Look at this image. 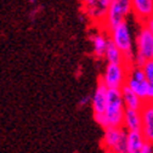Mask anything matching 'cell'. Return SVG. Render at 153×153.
<instances>
[{
	"mask_svg": "<svg viewBox=\"0 0 153 153\" xmlns=\"http://www.w3.org/2000/svg\"><path fill=\"white\" fill-rule=\"evenodd\" d=\"M107 32H108L109 42L125 56L126 61L130 65H132L135 50H134V39H132L131 29H130L128 21H124V22H120L116 26H113Z\"/></svg>",
	"mask_w": 153,
	"mask_h": 153,
	"instance_id": "6da1fadb",
	"label": "cell"
},
{
	"mask_svg": "<svg viewBox=\"0 0 153 153\" xmlns=\"http://www.w3.org/2000/svg\"><path fill=\"white\" fill-rule=\"evenodd\" d=\"M124 114L125 106L122 99L120 90H108L107 106L103 114L108 128H123Z\"/></svg>",
	"mask_w": 153,
	"mask_h": 153,
	"instance_id": "7a4b0ae2",
	"label": "cell"
},
{
	"mask_svg": "<svg viewBox=\"0 0 153 153\" xmlns=\"http://www.w3.org/2000/svg\"><path fill=\"white\" fill-rule=\"evenodd\" d=\"M135 56L134 63L142 67L147 61L153 60V36L149 30L142 25L135 38Z\"/></svg>",
	"mask_w": 153,
	"mask_h": 153,
	"instance_id": "3957f363",
	"label": "cell"
},
{
	"mask_svg": "<svg viewBox=\"0 0 153 153\" xmlns=\"http://www.w3.org/2000/svg\"><path fill=\"white\" fill-rule=\"evenodd\" d=\"M129 68H130V65L107 63L99 80L102 82L108 90H120L126 84Z\"/></svg>",
	"mask_w": 153,
	"mask_h": 153,
	"instance_id": "277c9868",
	"label": "cell"
},
{
	"mask_svg": "<svg viewBox=\"0 0 153 153\" xmlns=\"http://www.w3.org/2000/svg\"><path fill=\"white\" fill-rule=\"evenodd\" d=\"M128 132L123 128H107L102 137V147L106 153H128Z\"/></svg>",
	"mask_w": 153,
	"mask_h": 153,
	"instance_id": "5b68a950",
	"label": "cell"
},
{
	"mask_svg": "<svg viewBox=\"0 0 153 153\" xmlns=\"http://www.w3.org/2000/svg\"><path fill=\"white\" fill-rule=\"evenodd\" d=\"M131 13V1L130 0H113L107 9L106 18L102 27L108 30L113 26L126 21Z\"/></svg>",
	"mask_w": 153,
	"mask_h": 153,
	"instance_id": "8992f818",
	"label": "cell"
},
{
	"mask_svg": "<svg viewBox=\"0 0 153 153\" xmlns=\"http://www.w3.org/2000/svg\"><path fill=\"white\" fill-rule=\"evenodd\" d=\"M125 85L134 94H136L142 101L147 102V95H148L149 85H148V82L146 79V75L143 73L142 67H139L136 65L130 66Z\"/></svg>",
	"mask_w": 153,
	"mask_h": 153,
	"instance_id": "52a82bcc",
	"label": "cell"
},
{
	"mask_svg": "<svg viewBox=\"0 0 153 153\" xmlns=\"http://www.w3.org/2000/svg\"><path fill=\"white\" fill-rule=\"evenodd\" d=\"M107 97H108V89L105 86L102 82H97L96 89H95L92 96H91V108H92V116L99 117L103 116L106 106H107Z\"/></svg>",
	"mask_w": 153,
	"mask_h": 153,
	"instance_id": "ba28073f",
	"label": "cell"
},
{
	"mask_svg": "<svg viewBox=\"0 0 153 153\" xmlns=\"http://www.w3.org/2000/svg\"><path fill=\"white\" fill-rule=\"evenodd\" d=\"M131 13L135 15L136 20L145 23L153 16V0H130Z\"/></svg>",
	"mask_w": 153,
	"mask_h": 153,
	"instance_id": "9c48e42d",
	"label": "cell"
},
{
	"mask_svg": "<svg viewBox=\"0 0 153 153\" xmlns=\"http://www.w3.org/2000/svg\"><path fill=\"white\" fill-rule=\"evenodd\" d=\"M141 118H142V128L141 134L145 140L153 145V108L149 102H146L143 108L141 109Z\"/></svg>",
	"mask_w": 153,
	"mask_h": 153,
	"instance_id": "30bf717a",
	"label": "cell"
},
{
	"mask_svg": "<svg viewBox=\"0 0 153 153\" xmlns=\"http://www.w3.org/2000/svg\"><path fill=\"white\" fill-rule=\"evenodd\" d=\"M90 42L92 45V52L96 59H105V53L109 44L108 36L103 32H96L90 35Z\"/></svg>",
	"mask_w": 153,
	"mask_h": 153,
	"instance_id": "8fae6325",
	"label": "cell"
},
{
	"mask_svg": "<svg viewBox=\"0 0 153 153\" xmlns=\"http://www.w3.org/2000/svg\"><path fill=\"white\" fill-rule=\"evenodd\" d=\"M141 128H142L141 111L125 109L123 129L126 132H135V131H141Z\"/></svg>",
	"mask_w": 153,
	"mask_h": 153,
	"instance_id": "7c38bea8",
	"label": "cell"
},
{
	"mask_svg": "<svg viewBox=\"0 0 153 153\" xmlns=\"http://www.w3.org/2000/svg\"><path fill=\"white\" fill-rule=\"evenodd\" d=\"M122 99L125 106V109H131V111H141L145 106V101H142L136 94H134L126 85H124L120 89Z\"/></svg>",
	"mask_w": 153,
	"mask_h": 153,
	"instance_id": "4fadbf2b",
	"label": "cell"
},
{
	"mask_svg": "<svg viewBox=\"0 0 153 153\" xmlns=\"http://www.w3.org/2000/svg\"><path fill=\"white\" fill-rule=\"evenodd\" d=\"M146 142L147 141L145 140L141 131L128 132V136H126V149H128V153H143Z\"/></svg>",
	"mask_w": 153,
	"mask_h": 153,
	"instance_id": "5bb4252c",
	"label": "cell"
},
{
	"mask_svg": "<svg viewBox=\"0 0 153 153\" xmlns=\"http://www.w3.org/2000/svg\"><path fill=\"white\" fill-rule=\"evenodd\" d=\"M105 60L109 65H130L126 61L125 56L116 46H114L111 42H109V44L107 46V50H106V53H105Z\"/></svg>",
	"mask_w": 153,
	"mask_h": 153,
	"instance_id": "9a60e30c",
	"label": "cell"
},
{
	"mask_svg": "<svg viewBox=\"0 0 153 153\" xmlns=\"http://www.w3.org/2000/svg\"><path fill=\"white\" fill-rule=\"evenodd\" d=\"M142 69H143V73L146 75V79L148 82V85L153 86V60L147 61L142 66Z\"/></svg>",
	"mask_w": 153,
	"mask_h": 153,
	"instance_id": "2e32d148",
	"label": "cell"
},
{
	"mask_svg": "<svg viewBox=\"0 0 153 153\" xmlns=\"http://www.w3.org/2000/svg\"><path fill=\"white\" fill-rule=\"evenodd\" d=\"M112 1H113V0H96V3L99 4V6L101 9H103L105 11H107V9H108V6L111 5Z\"/></svg>",
	"mask_w": 153,
	"mask_h": 153,
	"instance_id": "e0dca14e",
	"label": "cell"
},
{
	"mask_svg": "<svg viewBox=\"0 0 153 153\" xmlns=\"http://www.w3.org/2000/svg\"><path fill=\"white\" fill-rule=\"evenodd\" d=\"M143 26L149 30V33L152 34V36H153V16L151 17V18H148V20L143 23Z\"/></svg>",
	"mask_w": 153,
	"mask_h": 153,
	"instance_id": "ac0fdd59",
	"label": "cell"
},
{
	"mask_svg": "<svg viewBox=\"0 0 153 153\" xmlns=\"http://www.w3.org/2000/svg\"><path fill=\"white\" fill-rule=\"evenodd\" d=\"M89 102H91V96H84L80 101H79V103H78V107L79 108H84Z\"/></svg>",
	"mask_w": 153,
	"mask_h": 153,
	"instance_id": "d6986e66",
	"label": "cell"
},
{
	"mask_svg": "<svg viewBox=\"0 0 153 153\" xmlns=\"http://www.w3.org/2000/svg\"><path fill=\"white\" fill-rule=\"evenodd\" d=\"M143 153H153V145H152V143H149V142H146V146H145Z\"/></svg>",
	"mask_w": 153,
	"mask_h": 153,
	"instance_id": "ffe728a7",
	"label": "cell"
}]
</instances>
